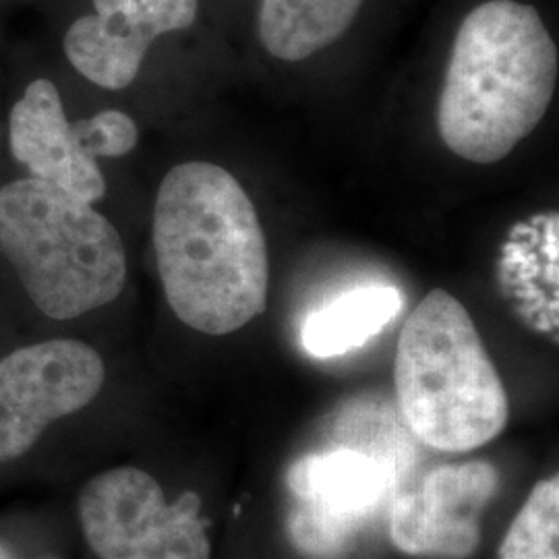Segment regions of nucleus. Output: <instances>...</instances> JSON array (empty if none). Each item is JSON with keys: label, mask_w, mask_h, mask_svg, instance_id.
I'll list each match as a JSON object with an SVG mask.
<instances>
[{"label": "nucleus", "mask_w": 559, "mask_h": 559, "mask_svg": "<svg viewBox=\"0 0 559 559\" xmlns=\"http://www.w3.org/2000/svg\"><path fill=\"white\" fill-rule=\"evenodd\" d=\"M154 251L166 300L185 325L226 336L265 311V235L255 205L221 166L185 162L164 177Z\"/></svg>", "instance_id": "f257e3e1"}, {"label": "nucleus", "mask_w": 559, "mask_h": 559, "mask_svg": "<svg viewBox=\"0 0 559 559\" xmlns=\"http://www.w3.org/2000/svg\"><path fill=\"white\" fill-rule=\"evenodd\" d=\"M558 71V44L535 4L483 0L452 40L438 106L441 140L464 160H503L545 117Z\"/></svg>", "instance_id": "f03ea898"}, {"label": "nucleus", "mask_w": 559, "mask_h": 559, "mask_svg": "<svg viewBox=\"0 0 559 559\" xmlns=\"http://www.w3.org/2000/svg\"><path fill=\"white\" fill-rule=\"evenodd\" d=\"M396 400L408 431L440 452L464 454L496 440L508 394L475 321L436 288L408 316L396 348Z\"/></svg>", "instance_id": "7ed1b4c3"}, {"label": "nucleus", "mask_w": 559, "mask_h": 559, "mask_svg": "<svg viewBox=\"0 0 559 559\" xmlns=\"http://www.w3.org/2000/svg\"><path fill=\"white\" fill-rule=\"evenodd\" d=\"M0 251L50 320H78L124 288L127 255L115 224L44 180L0 187Z\"/></svg>", "instance_id": "20e7f679"}, {"label": "nucleus", "mask_w": 559, "mask_h": 559, "mask_svg": "<svg viewBox=\"0 0 559 559\" xmlns=\"http://www.w3.org/2000/svg\"><path fill=\"white\" fill-rule=\"evenodd\" d=\"M81 533L98 559H210L201 498L168 503L160 483L135 466L92 477L78 500Z\"/></svg>", "instance_id": "39448f33"}, {"label": "nucleus", "mask_w": 559, "mask_h": 559, "mask_svg": "<svg viewBox=\"0 0 559 559\" xmlns=\"http://www.w3.org/2000/svg\"><path fill=\"white\" fill-rule=\"evenodd\" d=\"M396 483L388 460L357 448L302 456L286 475L295 500L290 539L311 558H338L394 500Z\"/></svg>", "instance_id": "423d86ee"}, {"label": "nucleus", "mask_w": 559, "mask_h": 559, "mask_svg": "<svg viewBox=\"0 0 559 559\" xmlns=\"http://www.w3.org/2000/svg\"><path fill=\"white\" fill-rule=\"evenodd\" d=\"M104 380L98 350L81 340H44L2 357L0 464L23 459L52 423L92 404Z\"/></svg>", "instance_id": "0eeeda50"}, {"label": "nucleus", "mask_w": 559, "mask_h": 559, "mask_svg": "<svg viewBox=\"0 0 559 559\" xmlns=\"http://www.w3.org/2000/svg\"><path fill=\"white\" fill-rule=\"evenodd\" d=\"M500 485V471L489 462L438 466L415 491L394 496L390 537L408 556L471 558L480 545V516Z\"/></svg>", "instance_id": "6e6552de"}, {"label": "nucleus", "mask_w": 559, "mask_h": 559, "mask_svg": "<svg viewBox=\"0 0 559 559\" xmlns=\"http://www.w3.org/2000/svg\"><path fill=\"white\" fill-rule=\"evenodd\" d=\"M198 17L200 0H92V11L69 23L62 50L85 80L119 92L138 80L154 41Z\"/></svg>", "instance_id": "1a4fd4ad"}, {"label": "nucleus", "mask_w": 559, "mask_h": 559, "mask_svg": "<svg viewBox=\"0 0 559 559\" xmlns=\"http://www.w3.org/2000/svg\"><path fill=\"white\" fill-rule=\"evenodd\" d=\"M9 141L13 158L29 170L32 179L55 185L87 203L104 198L106 180L100 166L81 150L52 81L40 78L25 87L11 110Z\"/></svg>", "instance_id": "9d476101"}, {"label": "nucleus", "mask_w": 559, "mask_h": 559, "mask_svg": "<svg viewBox=\"0 0 559 559\" xmlns=\"http://www.w3.org/2000/svg\"><path fill=\"white\" fill-rule=\"evenodd\" d=\"M367 0H261L258 34L274 59L299 62L353 27Z\"/></svg>", "instance_id": "9b49d317"}, {"label": "nucleus", "mask_w": 559, "mask_h": 559, "mask_svg": "<svg viewBox=\"0 0 559 559\" xmlns=\"http://www.w3.org/2000/svg\"><path fill=\"white\" fill-rule=\"evenodd\" d=\"M404 297L394 286H360L305 318L300 344L316 359L342 357L378 336L394 320Z\"/></svg>", "instance_id": "f8f14e48"}, {"label": "nucleus", "mask_w": 559, "mask_h": 559, "mask_svg": "<svg viewBox=\"0 0 559 559\" xmlns=\"http://www.w3.org/2000/svg\"><path fill=\"white\" fill-rule=\"evenodd\" d=\"M500 559H559V479H543L520 508Z\"/></svg>", "instance_id": "ddd939ff"}, {"label": "nucleus", "mask_w": 559, "mask_h": 559, "mask_svg": "<svg viewBox=\"0 0 559 559\" xmlns=\"http://www.w3.org/2000/svg\"><path fill=\"white\" fill-rule=\"evenodd\" d=\"M71 129L81 150L94 160L127 156L140 140L135 120L120 110H102L92 119L71 122Z\"/></svg>", "instance_id": "4468645a"}, {"label": "nucleus", "mask_w": 559, "mask_h": 559, "mask_svg": "<svg viewBox=\"0 0 559 559\" xmlns=\"http://www.w3.org/2000/svg\"><path fill=\"white\" fill-rule=\"evenodd\" d=\"M50 559H57V558H50Z\"/></svg>", "instance_id": "2eb2a0df"}]
</instances>
